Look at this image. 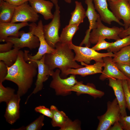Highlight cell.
I'll return each instance as SVG.
<instances>
[{
  "instance_id": "cell-1",
  "label": "cell",
  "mask_w": 130,
  "mask_h": 130,
  "mask_svg": "<svg viewBox=\"0 0 130 130\" xmlns=\"http://www.w3.org/2000/svg\"><path fill=\"white\" fill-rule=\"evenodd\" d=\"M37 69L36 63L30 60L26 61L24 52L20 50L15 62L11 66L7 67L8 73L5 80L15 84L18 87L17 94L21 97L31 87L34 78L37 73Z\"/></svg>"
},
{
  "instance_id": "cell-2",
  "label": "cell",
  "mask_w": 130,
  "mask_h": 130,
  "mask_svg": "<svg viewBox=\"0 0 130 130\" xmlns=\"http://www.w3.org/2000/svg\"><path fill=\"white\" fill-rule=\"evenodd\" d=\"M55 49L54 53L45 55L44 62L51 70L56 68L59 69L61 72V78H64L65 73L70 69H77L83 67L75 60L74 53L68 44L58 42L55 44Z\"/></svg>"
},
{
  "instance_id": "cell-3",
  "label": "cell",
  "mask_w": 130,
  "mask_h": 130,
  "mask_svg": "<svg viewBox=\"0 0 130 130\" xmlns=\"http://www.w3.org/2000/svg\"><path fill=\"white\" fill-rule=\"evenodd\" d=\"M43 26L41 20L39 21L37 24L35 23H32L29 24V31L38 38L40 45L38 52L33 56L29 54V51L25 50L24 55L26 58L33 60H39L45 54L53 53L55 52V48L50 46L45 39L43 32Z\"/></svg>"
},
{
  "instance_id": "cell-4",
  "label": "cell",
  "mask_w": 130,
  "mask_h": 130,
  "mask_svg": "<svg viewBox=\"0 0 130 130\" xmlns=\"http://www.w3.org/2000/svg\"><path fill=\"white\" fill-rule=\"evenodd\" d=\"M68 45L75 53V60L81 63L83 62L87 64H90L92 60L95 62H103L104 57L107 56L114 57L115 56V54L112 52L99 53L91 48L86 46H77L74 45L72 43Z\"/></svg>"
},
{
  "instance_id": "cell-5",
  "label": "cell",
  "mask_w": 130,
  "mask_h": 130,
  "mask_svg": "<svg viewBox=\"0 0 130 130\" xmlns=\"http://www.w3.org/2000/svg\"><path fill=\"white\" fill-rule=\"evenodd\" d=\"M102 21L99 17L97 20V27L92 30L90 34L89 41L91 44H96L101 38L116 41L121 39L119 35L124 29L123 28L115 26L109 27L104 25Z\"/></svg>"
},
{
  "instance_id": "cell-6",
  "label": "cell",
  "mask_w": 130,
  "mask_h": 130,
  "mask_svg": "<svg viewBox=\"0 0 130 130\" xmlns=\"http://www.w3.org/2000/svg\"><path fill=\"white\" fill-rule=\"evenodd\" d=\"M120 109L116 98L112 101L107 103V110L103 115L97 117L99 123L97 130H108L116 122L118 121L120 116Z\"/></svg>"
},
{
  "instance_id": "cell-7",
  "label": "cell",
  "mask_w": 130,
  "mask_h": 130,
  "mask_svg": "<svg viewBox=\"0 0 130 130\" xmlns=\"http://www.w3.org/2000/svg\"><path fill=\"white\" fill-rule=\"evenodd\" d=\"M60 72L58 68L54 72L50 86L54 90L57 95L66 96L71 94V88L78 81L75 75H73L66 78H62L60 74Z\"/></svg>"
},
{
  "instance_id": "cell-8",
  "label": "cell",
  "mask_w": 130,
  "mask_h": 130,
  "mask_svg": "<svg viewBox=\"0 0 130 130\" xmlns=\"http://www.w3.org/2000/svg\"><path fill=\"white\" fill-rule=\"evenodd\" d=\"M60 7L55 6V10L51 21L43 25V32L45 39L51 47L55 48L56 44L60 41L58 32L60 26Z\"/></svg>"
},
{
  "instance_id": "cell-9",
  "label": "cell",
  "mask_w": 130,
  "mask_h": 130,
  "mask_svg": "<svg viewBox=\"0 0 130 130\" xmlns=\"http://www.w3.org/2000/svg\"><path fill=\"white\" fill-rule=\"evenodd\" d=\"M19 36L20 38L9 37L5 39L4 42H11L13 44L14 48L20 49L27 47L32 50L39 47V39L31 32L29 31L28 32L25 33L23 31H20Z\"/></svg>"
},
{
  "instance_id": "cell-10",
  "label": "cell",
  "mask_w": 130,
  "mask_h": 130,
  "mask_svg": "<svg viewBox=\"0 0 130 130\" xmlns=\"http://www.w3.org/2000/svg\"><path fill=\"white\" fill-rule=\"evenodd\" d=\"M111 11L119 20L124 22V29L130 25V6L128 0H119L113 2L108 1Z\"/></svg>"
},
{
  "instance_id": "cell-11",
  "label": "cell",
  "mask_w": 130,
  "mask_h": 130,
  "mask_svg": "<svg viewBox=\"0 0 130 130\" xmlns=\"http://www.w3.org/2000/svg\"><path fill=\"white\" fill-rule=\"evenodd\" d=\"M39 16L27 2L16 6L14 13L11 22L35 23Z\"/></svg>"
},
{
  "instance_id": "cell-12",
  "label": "cell",
  "mask_w": 130,
  "mask_h": 130,
  "mask_svg": "<svg viewBox=\"0 0 130 130\" xmlns=\"http://www.w3.org/2000/svg\"><path fill=\"white\" fill-rule=\"evenodd\" d=\"M44 55L42 58L39 60H33L27 58L24 56L27 61L30 60L35 62L38 65L37 78L35 82V87L32 92L28 97L25 104H26L30 97L33 94H35L41 90L43 86L44 82L46 81L50 76H52L54 71L50 70L44 62Z\"/></svg>"
},
{
  "instance_id": "cell-13",
  "label": "cell",
  "mask_w": 130,
  "mask_h": 130,
  "mask_svg": "<svg viewBox=\"0 0 130 130\" xmlns=\"http://www.w3.org/2000/svg\"><path fill=\"white\" fill-rule=\"evenodd\" d=\"M104 69L99 77L100 79L104 81L110 78L122 80L129 79L119 70L116 63L112 60V57L107 56L103 58Z\"/></svg>"
},
{
  "instance_id": "cell-14",
  "label": "cell",
  "mask_w": 130,
  "mask_h": 130,
  "mask_svg": "<svg viewBox=\"0 0 130 130\" xmlns=\"http://www.w3.org/2000/svg\"><path fill=\"white\" fill-rule=\"evenodd\" d=\"M85 3L87 6L86 16L88 18L89 25V28L86 32L85 36L80 46L84 45L85 46L89 47L91 44L89 41L91 32L97 27V20L100 15L96 11L93 0H85Z\"/></svg>"
},
{
  "instance_id": "cell-15",
  "label": "cell",
  "mask_w": 130,
  "mask_h": 130,
  "mask_svg": "<svg viewBox=\"0 0 130 130\" xmlns=\"http://www.w3.org/2000/svg\"><path fill=\"white\" fill-rule=\"evenodd\" d=\"M20 97L15 94L7 103L4 117L6 121L10 124H14L20 117Z\"/></svg>"
},
{
  "instance_id": "cell-16",
  "label": "cell",
  "mask_w": 130,
  "mask_h": 130,
  "mask_svg": "<svg viewBox=\"0 0 130 130\" xmlns=\"http://www.w3.org/2000/svg\"><path fill=\"white\" fill-rule=\"evenodd\" d=\"M109 85L113 89L120 109L121 116H127L124 94L122 84V80L115 78H108Z\"/></svg>"
},
{
  "instance_id": "cell-17",
  "label": "cell",
  "mask_w": 130,
  "mask_h": 130,
  "mask_svg": "<svg viewBox=\"0 0 130 130\" xmlns=\"http://www.w3.org/2000/svg\"><path fill=\"white\" fill-rule=\"evenodd\" d=\"M93 0L95 9L98 12L102 21L109 25L114 21L120 25L124 26V24L118 20L108 9L107 0Z\"/></svg>"
},
{
  "instance_id": "cell-18",
  "label": "cell",
  "mask_w": 130,
  "mask_h": 130,
  "mask_svg": "<svg viewBox=\"0 0 130 130\" xmlns=\"http://www.w3.org/2000/svg\"><path fill=\"white\" fill-rule=\"evenodd\" d=\"M81 65L84 67L78 69L71 68L65 73L64 78L69 74L79 75L84 77L85 76L98 73H101L102 68L104 66L103 62H97L93 65H88L84 62L81 63Z\"/></svg>"
},
{
  "instance_id": "cell-19",
  "label": "cell",
  "mask_w": 130,
  "mask_h": 130,
  "mask_svg": "<svg viewBox=\"0 0 130 130\" xmlns=\"http://www.w3.org/2000/svg\"><path fill=\"white\" fill-rule=\"evenodd\" d=\"M29 24L28 22L16 23L0 22V41L4 42L5 39L10 36L19 37L20 30L29 26Z\"/></svg>"
},
{
  "instance_id": "cell-20",
  "label": "cell",
  "mask_w": 130,
  "mask_h": 130,
  "mask_svg": "<svg viewBox=\"0 0 130 130\" xmlns=\"http://www.w3.org/2000/svg\"><path fill=\"white\" fill-rule=\"evenodd\" d=\"M30 5L37 13L42 15L46 20L52 19V10L54 5L51 1L45 0H29Z\"/></svg>"
},
{
  "instance_id": "cell-21",
  "label": "cell",
  "mask_w": 130,
  "mask_h": 130,
  "mask_svg": "<svg viewBox=\"0 0 130 130\" xmlns=\"http://www.w3.org/2000/svg\"><path fill=\"white\" fill-rule=\"evenodd\" d=\"M71 91L75 92L78 95L82 94H87L95 98H101L104 94L103 91L96 89L93 84L89 83L84 84L82 81H78L71 88Z\"/></svg>"
},
{
  "instance_id": "cell-22",
  "label": "cell",
  "mask_w": 130,
  "mask_h": 130,
  "mask_svg": "<svg viewBox=\"0 0 130 130\" xmlns=\"http://www.w3.org/2000/svg\"><path fill=\"white\" fill-rule=\"evenodd\" d=\"M15 6L4 0H0V22H11Z\"/></svg>"
},
{
  "instance_id": "cell-23",
  "label": "cell",
  "mask_w": 130,
  "mask_h": 130,
  "mask_svg": "<svg viewBox=\"0 0 130 130\" xmlns=\"http://www.w3.org/2000/svg\"><path fill=\"white\" fill-rule=\"evenodd\" d=\"M50 109L52 114L51 124L54 127H58L62 128L69 118L63 111H59L54 105H52Z\"/></svg>"
},
{
  "instance_id": "cell-24",
  "label": "cell",
  "mask_w": 130,
  "mask_h": 130,
  "mask_svg": "<svg viewBox=\"0 0 130 130\" xmlns=\"http://www.w3.org/2000/svg\"><path fill=\"white\" fill-rule=\"evenodd\" d=\"M75 8L71 13V17L69 25L76 24L79 25L83 22L86 16V11L81 3L76 1L75 2Z\"/></svg>"
},
{
  "instance_id": "cell-25",
  "label": "cell",
  "mask_w": 130,
  "mask_h": 130,
  "mask_svg": "<svg viewBox=\"0 0 130 130\" xmlns=\"http://www.w3.org/2000/svg\"><path fill=\"white\" fill-rule=\"evenodd\" d=\"M79 25L76 24L68 25L64 28L60 36V41L64 44H69L72 43L73 37L79 29Z\"/></svg>"
},
{
  "instance_id": "cell-26",
  "label": "cell",
  "mask_w": 130,
  "mask_h": 130,
  "mask_svg": "<svg viewBox=\"0 0 130 130\" xmlns=\"http://www.w3.org/2000/svg\"><path fill=\"white\" fill-rule=\"evenodd\" d=\"M20 49L14 48L8 52L0 53V61H3L7 67L11 66L16 61Z\"/></svg>"
},
{
  "instance_id": "cell-27",
  "label": "cell",
  "mask_w": 130,
  "mask_h": 130,
  "mask_svg": "<svg viewBox=\"0 0 130 130\" xmlns=\"http://www.w3.org/2000/svg\"><path fill=\"white\" fill-rule=\"evenodd\" d=\"M114 54L115 56L112 58L114 62L130 64V45L123 47Z\"/></svg>"
},
{
  "instance_id": "cell-28",
  "label": "cell",
  "mask_w": 130,
  "mask_h": 130,
  "mask_svg": "<svg viewBox=\"0 0 130 130\" xmlns=\"http://www.w3.org/2000/svg\"><path fill=\"white\" fill-rule=\"evenodd\" d=\"M130 45V35L112 42L111 46L107 50L108 52L115 53L122 48Z\"/></svg>"
},
{
  "instance_id": "cell-29",
  "label": "cell",
  "mask_w": 130,
  "mask_h": 130,
  "mask_svg": "<svg viewBox=\"0 0 130 130\" xmlns=\"http://www.w3.org/2000/svg\"><path fill=\"white\" fill-rule=\"evenodd\" d=\"M44 116L40 115L33 121L27 126H22L17 129H12V130H39L44 125Z\"/></svg>"
},
{
  "instance_id": "cell-30",
  "label": "cell",
  "mask_w": 130,
  "mask_h": 130,
  "mask_svg": "<svg viewBox=\"0 0 130 130\" xmlns=\"http://www.w3.org/2000/svg\"><path fill=\"white\" fill-rule=\"evenodd\" d=\"M0 82V103H7L15 94V90L9 87H5Z\"/></svg>"
},
{
  "instance_id": "cell-31",
  "label": "cell",
  "mask_w": 130,
  "mask_h": 130,
  "mask_svg": "<svg viewBox=\"0 0 130 130\" xmlns=\"http://www.w3.org/2000/svg\"><path fill=\"white\" fill-rule=\"evenodd\" d=\"M60 130H81L80 121L78 119L72 121L70 118Z\"/></svg>"
},
{
  "instance_id": "cell-32",
  "label": "cell",
  "mask_w": 130,
  "mask_h": 130,
  "mask_svg": "<svg viewBox=\"0 0 130 130\" xmlns=\"http://www.w3.org/2000/svg\"><path fill=\"white\" fill-rule=\"evenodd\" d=\"M105 39H99L95 45L91 48L96 51H99L102 50H107L111 45L112 42H108Z\"/></svg>"
},
{
  "instance_id": "cell-33",
  "label": "cell",
  "mask_w": 130,
  "mask_h": 130,
  "mask_svg": "<svg viewBox=\"0 0 130 130\" xmlns=\"http://www.w3.org/2000/svg\"><path fill=\"white\" fill-rule=\"evenodd\" d=\"M115 63L120 71L129 79H130V64Z\"/></svg>"
},
{
  "instance_id": "cell-34",
  "label": "cell",
  "mask_w": 130,
  "mask_h": 130,
  "mask_svg": "<svg viewBox=\"0 0 130 130\" xmlns=\"http://www.w3.org/2000/svg\"><path fill=\"white\" fill-rule=\"evenodd\" d=\"M127 80H122V84L124 91L126 108L130 111V93L127 84Z\"/></svg>"
},
{
  "instance_id": "cell-35",
  "label": "cell",
  "mask_w": 130,
  "mask_h": 130,
  "mask_svg": "<svg viewBox=\"0 0 130 130\" xmlns=\"http://www.w3.org/2000/svg\"><path fill=\"white\" fill-rule=\"evenodd\" d=\"M36 112L42 114V115L51 118L52 117V114L50 109L43 105H40L36 107L34 109Z\"/></svg>"
},
{
  "instance_id": "cell-36",
  "label": "cell",
  "mask_w": 130,
  "mask_h": 130,
  "mask_svg": "<svg viewBox=\"0 0 130 130\" xmlns=\"http://www.w3.org/2000/svg\"><path fill=\"white\" fill-rule=\"evenodd\" d=\"M118 121L123 130H130V116L123 117L121 115Z\"/></svg>"
},
{
  "instance_id": "cell-37",
  "label": "cell",
  "mask_w": 130,
  "mask_h": 130,
  "mask_svg": "<svg viewBox=\"0 0 130 130\" xmlns=\"http://www.w3.org/2000/svg\"><path fill=\"white\" fill-rule=\"evenodd\" d=\"M7 73V66L3 61H0V82L5 80Z\"/></svg>"
},
{
  "instance_id": "cell-38",
  "label": "cell",
  "mask_w": 130,
  "mask_h": 130,
  "mask_svg": "<svg viewBox=\"0 0 130 130\" xmlns=\"http://www.w3.org/2000/svg\"><path fill=\"white\" fill-rule=\"evenodd\" d=\"M6 43L0 44V53L8 52L11 50L13 47V44L11 42H7Z\"/></svg>"
},
{
  "instance_id": "cell-39",
  "label": "cell",
  "mask_w": 130,
  "mask_h": 130,
  "mask_svg": "<svg viewBox=\"0 0 130 130\" xmlns=\"http://www.w3.org/2000/svg\"><path fill=\"white\" fill-rule=\"evenodd\" d=\"M11 4L17 6L20 5L28 1L29 0H4Z\"/></svg>"
},
{
  "instance_id": "cell-40",
  "label": "cell",
  "mask_w": 130,
  "mask_h": 130,
  "mask_svg": "<svg viewBox=\"0 0 130 130\" xmlns=\"http://www.w3.org/2000/svg\"><path fill=\"white\" fill-rule=\"evenodd\" d=\"M112 126H111L109 130H123L122 127L119 121L115 122Z\"/></svg>"
},
{
  "instance_id": "cell-41",
  "label": "cell",
  "mask_w": 130,
  "mask_h": 130,
  "mask_svg": "<svg viewBox=\"0 0 130 130\" xmlns=\"http://www.w3.org/2000/svg\"><path fill=\"white\" fill-rule=\"evenodd\" d=\"M130 35V25L126 29H124L119 34V36L121 38H122Z\"/></svg>"
},
{
  "instance_id": "cell-42",
  "label": "cell",
  "mask_w": 130,
  "mask_h": 130,
  "mask_svg": "<svg viewBox=\"0 0 130 130\" xmlns=\"http://www.w3.org/2000/svg\"><path fill=\"white\" fill-rule=\"evenodd\" d=\"M54 4L55 6H58V0H50Z\"/></svg>"
},
{
  "instance_id": "cell-43",
  "label": "cell",
  "mask_w": 130,
  "mask_h": 130,
  "mask_svg": "<svg viewBox=\"0 0 130 130\" xmlns=\"http://www.w3.org/2000/svg\"><path fill=\"white\" fill-rule=\"evenodd\" d=\"M127 81L128 88L130 93V79L127 80Z\"/></svg>"
},
{
  "instance_id": "cell-44",
  "label": "cell",
  "mask_w": 130,
  "mask_h": 130,
  "mask_svg": "<svg viewBox=\"0 0 130 130\" xmlns=\"http://www.w3.org/2000/svg\"><path fill=\"white\" fill-rule=\"evenodd\" d=\"M67 3H70L72 2V0H64Z\"/></svg>"
},
{
  "instance_id": "cell-45",
  "label": "cell",
  "mask_w": 130,
  "mask_h": 130,
  "mask_svg": "<svg viewBox=\"0 0 130 130\" xmlns=\"http://www.w3.org/2000/svg\"><path fill=\"white\" fill-rule=\"evenodd\" d=\"M108 1H110L111 2H114L117 1L118 0H107Z\"/></svg>"
},
{
  "instance_id": "cell-46",
  "label": "cell",
  "mask_w": 130,
  "mask_h": 130,
  "mask_svg": "<svg viewBox=\"0 0 130 130\" xmlns=\"http://www.w3.org/2000/svg\"><path fill=\"white\" fill-rule=\"evenodd\" d=\"M128 1L129 3V5L130 6V0H128Z\"/></svg>"
}]
</instances>
